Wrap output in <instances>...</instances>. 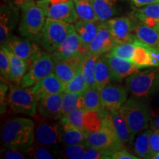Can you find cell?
Instances as JSON below:
<instances>
[{"label":"cell","instance_id":"48","mask_svg":"<svg viewBox=\"0 0 159 159\" xmlns=\"http://www.w3.org/2000/svg\"><path fill=\"white\" fill-rule=\"evenodd\" d=\"M49 4H57L61 2H66L71 1V0H47Z\"/></svg>","mask_w":159,"mask_h":159},{"label":"cell","instance_id":"26","mask_svg":"<svg viewBox=\"0 0 159 159\" xmlns=\"http://www.w3.org/2000/svg\"><path fill=\"white\" fill-rule=\"evenodd\" d=\"M6 52L8 55L10 63H11V76L10 80L12 81L14 84L19 85L21 84L24 76L28 68V64L24 61L16 56L14 53L5 47Z\"/></svg>","mask_w":159,"mask_h":159},{"label":"cell","instance_id":"43","mask_svg":"<svg viewBox=\"0 0 159 159\" xmlns=\"http://www.w3.org/2000/svg\"><path fill=\"white\" fill-rule=\"evenodd\" d=\"M150 144L152 156L159 152V134L157 130H153L151 132L150 136Z\"/></svg>","mask_w":159,"mask_h":159},{"label":"cell","instance_id":"34","mask_svg":"<svg viewBox=\"0 0 159 159\" xmlns=\"http://www.w3.org/2000/svg\"><path fill=\"white\" fill-rule=\"evenodd\" d=\"M83 108L85 111H99L102 109L100 94L97 89L89 88L83 94Z\"/></svg>","mask_w":159,"mask_h":159},{"label":"cell","instance_id":"9","mask_svg":"<svg viewBox=\"0 0 159 159\" xmlns=\"http://www.w3.org/2000/svg\"><path fill=\"white\" fill-rule=\"evenodd\" d=\"M102 108L106 111H119L128 100V89L108 83L99 90Z\"/></svg>","mask_w":159,"mask_h":159},{"label":"cell","instance_id":"41","mask_svg":"<svg viewBox=\"0 0 159 159\" xmlns=\"http://www.w3.org/2000/svg\"><path fill=\"white\" fill-rule=\"evenodd\" d=\"M0 71H1L2 78L10 80L11 63H10L8 55L4 46H1V50H0Z\"/></svg>","mask_w":159,"mask_h":159},{"label":"cell","instance_id":"37","mask_svg":"<svg viewBox=\"0 0 159 159\" xmlns=\"http://www.w3.org/2000/svg\"><path fill=\"white\" fill-rule=\"evenodd\" d=\"M89 88L83 74L82 70L79 71L68 84L66 85L65 91L75 93L78 94H83L85 91Z\"/></svg>","mask_w":159,"mask_h":159},{"label":"cell","instance_id":"2","mask_svg":"<svg viewBox=\"0 0 159 159\" xmlns=\"http://www.w3.org/2000/svg\"><path fill=\"white\" fill-rule=\"evenodd\" d=\"M21 8L22 13L19 29L20 34L30 41L41 39L47 18L44 7L38 1L30 0Z\"/></svg>","mask_w":159,"mask_h":159},{"label":"cell","instance_id":"25","mask_svg":"<svg viewBox=\"0 0 159 159\" xmlns=\"http://www.w3.org/2000/svg\"><path fill=\"white\" fill-rule=\"evenodd\" d=\"M134 16L141 22L159 28V3L144 6L136 10Z\"/></svg>","mask_w":159,"mask_h":159},{"label":"cell","instance_id":"36","mask_svg":"<svg viewBox=\"0 0 159 159\" xmlns=\"http://www.w3.org/2000/svg\"><path fill=\"white\" fill-rule=\"evenodd\" d=\"M26 155L35 159H52L57 152L50 148L33 144L23 151Z\"/></svg>","mask_w":159,"mask_h":159},{"label":"cell","instance_id":"30","mask_svg":"<svg viewBox=\"0 0 159 159\" xmlns=\"http://www.w3.org/2000/svg\"><path fill=\"white\" fill-rule=\"evenodd\" d=\"M150 130L146 129L136 137L134 144V152L140 158H151L152 156L150 144Z\"/></svg>","mask_w":159,"mask_h":159},{"label":"cell","instance_id":"21","mask_svg":"<svg viewBox=\"0 0 159 159\" xmlns=\"http://www.w3.org/2000/svg\"><path fill=\"white\" fill-rule=\"evenodd\" d=\"M100 21L79 20L75 22V27L81 44L88 50L89 45L97 34Z\"/></svg>","mask_w":159,"mask_h":159},{"label":"cell","instance_id":"15","mask_svg":"<svg viewBox=\"0 0 159 159\" xmlns=\"http://www.w3.org/2000/svg\"><path fill=\"white\" fill-rule=\"evenodd\" d=\"M105 22L116 43L127 42L134 39L135 35L132 34L134 26L129 18L125 16L111 18Z\"/></svg>","mask_w":159,"mask_h":159},{"label":"cell","instance_id":"7","mask_svg":"<svg viewBox=\"0 0 159 159\" xmlns=\"http://www.w3.org/2000/svg\"><path fill=\"white\" fill-rule=\"evenodd\" d=\"M70 24L47 18L42 30L41 45L47 52H55L64 42L69 34Z\"/></svg>","mask_w":159,"mask_h":159},{"label":"cell","instance_id":"50","mask_svg":"<svg viewBox=\"0 0 159 159\" xmlns=\"http://www.w3.org/2000/svg\"><path fill=\"white\" fill-rule=\"evenodd\" d=\"M5 3H10V2H13V0H4Z\"/></svg>","mask_w":159,"mask_h":159},{"label":"cell","instance_id":"42","mask_svg":"<svg viewBox=\"0 0 159 159\" xmlns=\"http://www.w3.org/2000/svg\"><path fill=\"white\" fill-rule=\"evenodd\" d=\"M23 151L15 150V149L7 148V150L4 151L2 150V156L4 158L7 159H24L25 158V154L23 153Z\"/></svg>","mask_w":159,"mask_h":159},{"label":"cell","instance_id":"8","mask_svg":"<svg viewBox=\"0 0 159 159\" xmlns=\"http://www.w3.org/2000/svg\"><path fill=\"white\" fill-rule=\"evenodd\" d=\"M54 71L52 55L42 52L29 66L21 82L22 88H30Z\"/></svg>","mask_w":159,"mask_h":159},{"label":"cell","instance_id":"3","mask_svg":"<svg viewBox=\"0 0 159 159\" xmlns=\"http://www.w3.org/2000/svg\"><path fill=\"white\" fill-rule=\"evenodd\" d=\"M119 111L126 121L134 137L148 129L150 125L151 109L147 103L139 99H128Z\"/></svg>","mask_w":159,"mask_h":159},{"label":"cell","instance_id":"49","mask_svg":"<svg viewBox=\"0 0 159 159\" xmlns=\"http://www.w3.org/2000/svg\"><path fill=\"white\" fill-rule=\"evenodd\" d=\"M152 159H159V152H157V153L154 154L153 156H152Z\"/></svg>","mask_w":159,"mask_h":159},{"label":"cell","instance_id":"14","mask_svg":"<svg viewBox=\"0 0 159 159\" xmlns=\"http://www.w3.org/2000/svg\"><path fill=\"white\" fill-rule=\"evenodd\" d=\"M19 18L18 10L13 2L1 5L0 11V43L5 45L11 36V33L16 25Z\"/></svg>","mask_w":159,"mask_h":159},{"label":"cell","instance_id":"32","mask_svg":"<svg viewBox=\"0 0 159 159\" xmlns=\"http://www.w3.org/2000/svg\"><path fill=\"white\" fill-rule=\"evenodd\" d=\"M79 20L99 21L93 6L92 0H74Z\"/></svg>","mask_w":159,"mask_h":159},{"label":"cell","instance_id":"1","mask_svg":"<svg viewBox=\"0 0 159 159\" xmlns=\"http://www.w3.org/2000/svg\"><path fill=\"white\" fill-rule=\"evenodd\" d=\"M35 128L34 122L30 119H9L2 129V141L7 148L24 151L34 144Z\"/></svg>","mask_w":159,"mask_h":159},{"label":"cell","instance_id":"35","mask_svg":"<svg viewBox=\"0 0 159 159\" xmlns=\"http://www.w3.org/2000/svg\"><path fill=\"white\" fill-rule=\"evenodd\" d=\"M135 38H136V35H135ZM134 40L127 41V42L116 43L108 53L111 55H114V56L132 61L135 52V43Z\"/></svg>","mask_w":159,"mask_h":159},{"label":"cell","instance_id":"23","mask_svg":"<svg viewBox=\"0 0 159 159\" xmlns=\"http://www.w3.org/2000/svg\"><path fill=\"white\" fill-rule=\"evenodd\" d=\"M134 31L137 39L151 47L159 49V28L150 27L142 22L134 26Z\"/></svg>","mask_w":159,"mask_h":159},{"label":"cell","instance_id":"39","mask_svg":"<svg viewBox=\"0 0 159 159\" xmlns=\"http://www.w3.org/2000/svg\"><path fill=\"white\" fill-rule=\"evenodd\" d=\"M111 149H97L89 147L85 150L83 159H111V156L115 152Z\"/></svg>","mask_w":159,"mask_h":159},{"label":"cell","instance_id":"16","mask_svg":"<svg viewBox=\"0 0 159 159\" xmlns=\"http://www.w3.org/2000/svg\"><path fill=\"white\" fill-rule=\"evenodd\" d=\"M116 42L110 33L106 22H100L97 34L89 45V53L100 56L109 52Z\"/></svg>","mask_w":159,"mask_h":159},{"label":"cell","instance_id":"13","mask_svg":"<svg viewBox=\"0 0 159 159\" xmlns=\"http://www.w3.org/2000/svg\"><path fill=\"white\" fill-rule=\"evenodd\" d=\"M52 58L54 61L53 73L61 80L65 86L74 78L79 71L82 70L84 57L63 59L52 55Z\"/></svg>","mask_w":159,"mask_h":159},{"label":"cell","instance_id":"19","mask_svg":"<svg viewBox=\"0 0 159 159\" xmlns=\"http://www.w3.org/2000/svg\"><path fill=\"white\" fill-rule=\"evenodd\" d=\"M63 93L49 95L38 101V111L44 118L60 119Z\"/></svg>","mask_w":159,"mask_h":159},{"label":"cell","instance_id":"22","mask_svg":"<svg viewBox=\"0 0 159 159\" xmlns=\"http://www.w3.org/2000/svg\"><path fill=\"white\" fill-rule=\"evenodd\" d=\"M63 127V144L64 146L71 144H88L87 136L88 133L80 130L71 125L64 118L59 119ZM89 145V144H88Z\"/></svg>","mask_w":159,"mask_h":159},{"label":"cell","instance_id":"11","mask_svg":"<svg viewBox=\"0 0 159 159\" xmlns=\"http://www.w3.org/2000/svg\"><path fill=\"white\" fill-rule=\"evenodd\" d=\"M88 52L89 51L81 44L78 35L75 30V25L70 24L69 34L65 41L57 51L52 52V55L60 58L71 59L85 57Z\"/></svg>","mask_w":159,"mask_h":159},{"label":"cell","instance_id":"24","mask_svg":"<svg viewBox=\"0 0 159 159\" xmlns=\"http://www.w3.org/2000/svg\"><path fill=\"white\" fill-rule=\"evenodd\" d=\"M134 41L135 43V52L132 59L134 64L139 69L153 67L152 57L151 54L152 47L141 41L136 36Z\"/></svg>","mask_w":159,"mask_h":159},{"label":"cell","instance_id":"20","mask_svg":"<svg viewBox=\"0 0 159 159\" xmlns=\"http://www.w3.org/2000/svg\"><path fill=\"white\" fill-rule=\"evenodd\" d=\"M108 117L113 130L119 140L123 144L132 142L134 137L132 136L126 121L123 118L119 111H108Z\"/></svg>","mask_w":159,"mask_h":159},{"label":"cell","instance_id":"47","mask_svg":"<svg viewBox=\"0 0 159 159\" xmlns=\"http://www.w3.org/2000/svg\"><path fill=\"white\" fill-rule=\"evenodd\" d=\"M28 1H30V0H13V5L16 6V7H21L24 4L26 3Z\"/></svg>","mask_w":159,"mask_h":159},{"label":"cell","instance_id":"17","mask_svg":"<svg viewBox=\"0 0 159 159\" xmlns=\"http://www.w3.org/2000/svg\"><path fill=\"white\" fill-rule=\"evenodd\" d=\"M105 56L111 69V80L121 82L123 79L139 71V69L132 61L114 56L108 53H106Z\"/></svg>","mask_w":159,"mask_h":159},{"label":"cell","instance_id":"4","mask_svg":"<svg viewBox=\"0 0 159 159\" xmlns=\"http://www.w3.org/2000/svg\"><path fill=\"white\" fill-rule=\"evenodd\" d=\"M126 87L135 98H151L159 94V69H148L130 75L127 77Z\"/></svg>","mask_w":159,"mask_h":159},{"label":"cell","instance_id":"46","mask_svg":"<svg viewBox=\"0 0 159 159\" xmlns=\"http://www.w3.org/2000/svg\"><path fill=\"white\" fill-rule=\"evenodd\" d=\"M134 5L138 7L152 5V4L159 3V0H131Z\"/></svg>","mask_w":159,"mask_h":159},{"label":"cell","instance_id":"28","mask_svg":"<svg viewBox=\"0 0 159 159\" xmlns=\"http://www.w3.org/2000/svg\"><path fill=\"white\" fill-rule=\"evenodd\" d=\"M94 78L98 90H101L103 87L111 83V71L105 55H100L97 60Z\"/></svg>","mask_w":159,"mask_h":159},{"label":"cell","instance_id":"38","mask_svg":"<svg viewBox=\"0 0 159 159\" xmlns=\"http://www.w3.org/2000/svg\"><path fill=\"white\" fill-rule=\"evenodd\" d=\"M88 144H71L65 146L63 149V156L66 158L79 159L82 158L85 150L89 148Z\"/></svg>","mask_w":159,"mask_h":159},{"label":"cell","instance_id":"44","mask_svg":"<svg viewBox=\"0 0 159 159\" xmlns=\"http://www.w3.org/2000/svg\"><path fill=\"white\" fill-rule=\"evenodd\" d=\"M138 156L130 153L125 148L117 150L111 156V159H138Z\"/></svg>","mask_w":159,"mask_h":159},{"label":"cell","instance_id":"10","mask_svg":"<svg viewBox=\"0 0 159 159\" xmlns=\"http://www.w3.org/2000/svg\"><path fill=\"white\" fill-rule=\"evenodd\" d=\"M46 9L47 17L65 21L69 24L75 23L78 20L74 0L57 4H49L47 0H38Z\"/></svg>","mask_w":159,"mask_h":159},{"label":"cell","instance_id":"45","mask_svg":"<svg viewBox=\"0 0 159 159\" xmlns=\"http://www.w3.org/2000/svg\"><path fill=\"white\" fill-rule=\"evenodd\" d=\"M150 125L152 130H159V108L151 110Z\"/></svg>","mask_w":159,"mask_h":159},{"label":"cell","instance_id":"12","mask_svg":"<svg viewBox=\"0 0 159 159\" xmlns=\"http://www.w3.org/2000/svg\"><path fill=\"white\" fill-rule=\"evenodd\" d=\"M30 41V40L27 39H21L11 35L4 47L14 53L16 56L23 59L29 66L42 53L35 45L32 44Z\"/></svg>","mask_w":159,"mask_h":159},{"label":"cell","instance_id":"33","mask_svg":"<svg viewBox=\"0 0 159 159\" xmlns=\"http://www.w3.org/2000/svg\"><path fill=\"white\" fill-rule=\"evenodd\" d=\"M99 56L92 55L91 53H87L84 57L83 61L82 71L84 77L89 88L97 89L95 83L94 73L96 68L97 60Z\"/></svg>","mask_w":159,"mask_h":159},{"label":"cell","instance_id":"27","mask_svg":"<svg viewBox=\"0 0 159 159\" xmlns=\"http://www.w3.org/2000/svg\"><path fill=\"white\" fill-rule=\"evenodd\" d=\"M92 3L100 22L108 21L116 14L118 0H92Z\"/></svg>","mask_w":159,"mask_h":159},{"label":"cell","instance_id":"18","mask_svg":"<svg viewBox=\"0 0 159 159\" xmlns=\"http://www.w3.org/2000/svg\"><path fill=\"white\" fill-rule=\"evenodd\" d=\"M30 89L37 100L39 101L49 95L64 92L65 85L54 73H52L30 87Z\"/></svg>","mask_w":159,"mask_h":159},{"label":"cell","instance_id":"6","mask_svg":"<svg viewBox=\"0 0 159 159\" xmlns=\"http://www.w3.org/2000/svg\"><path fill=\"white\" fill-rule=\"evenodd\" d=\"M35 125L34 144L53 149L59 152L58 146L62 143L63 127L59 119L45 118Z\"/></svg>","mask_w":159,"mask_h":159},{"label":"cell","instance_id":"29","mask_svg":"<svg viewBox=\"0 0 159 159\" xmlns=\"http://www.w3.org/2000/svg\"><path fill=\"white\" fill-rule=\"evenodd\" d=\"M108 111L104 109L99 111H85L83 117V126L88 133L100 130L102 128L103 122Z\"/></svg>","mask_w":159,"mask_h":159},{"label":"cell","instance_id":"31","mask_svg":"<svg viewBox=\"0 0 159 159\" xmlns=\"http://www.w3.org/2000/svg\"><path fill=\"white\" fill-rule=\"evenodd\" d=\"M83 108V94H75V93L63 92L62 105H61V117L66 116L69 113L77 108Z\"/></svg>","mask_w":159,"mask_h":159},{"label":"cell","instance_id":"5","mask_svg":"<svg viewBox=\"0 0 159 159\" xmlns=\"http://www.w3.org/2000/svg\"><path fill=\"white\" fill-rule=\"evenodd\" d=\"M7 105L13 114L29 116L36 115L38 100L30 88H22L11 85L7 96Z\"/></svg>","mask_w":159,"mask_h":159},{"label":"cell","instance_id":"51","mask_svg":"<svg viewBox=\"0 0 159 159\" xmlns=\"http://www.w3.org/2000/svg\"><path fill=\"white\" fill-rule=\"evenodd\" d=\"M157 131H158V133L159 134V130H157Z\"/></svg>","mask_w":159,"mask_h":159},{"label":"cell","instance_id":"40","mask_svg":"<svg viewBox=\"0 0 159 159\" xmlns=\"http://www.w3.org/2000/svg\"><path fill=\"white\" fill-rule=\"evenodd\" d=\"M84 113L85 111L83 109L77 108L69 113L66 116L62 117V118H64L69 124L73 125L75 128H77L80 130L84 131L85 133H88L85 130L83 123V117Z\"/></svg>","mask_w":159,"mask_h":159}]
</instances>
